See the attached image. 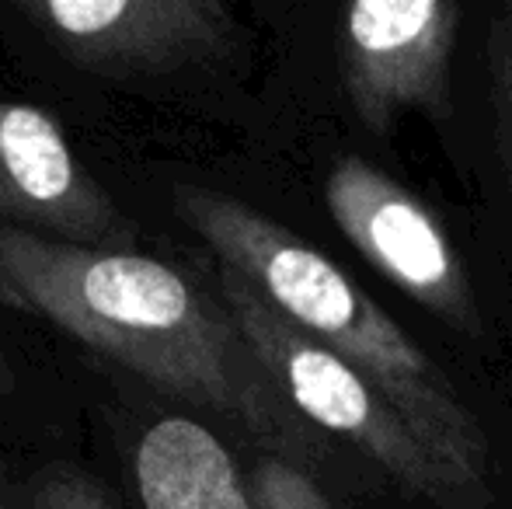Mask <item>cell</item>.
Here are the masks:
<instances>
[{
  "instance_id": "obj_1",
  "label": "cell",
  "mask_w": 512,
  "mask_h": 509,
  "mask_svg": "<svg viewBox=\"0 0 512 509\" xmlns=\"http://www.w3.org/2000/svg\"><path fill=\"white\" fill-rule=\"evenodd\" d=\"M0 265L74 339L171 398L216 412L293 461L321 464L324 433L293 412L244 342L227 304L168 262L35 238L0 224Z\"/></svg>"
},
{
  "instance_id": "obj_2",
  "label": "cell",
  "mask_w": 512,
  "mask_h": 509,
  "mask_svg": "<svg viewBox=\"0 0 512 509\" xmlns=\"http://www.w3.org/2000/svg\"><path fill=\"white\" fill-rule=\"evenodd\" d=\"M175 210L286 321L324 342L394 401L425 447L467 482L488 489L492 440L460 387L408 339L331 258L265 213L220 192L182 185Z\"/></svg>"
},
{
  "instance_id": "obj_3",
  "label": "cell",
  "mask_w": 512,
  "mask_h": 509,
  "mask_svg": "<svg viewBox=\"0 0 512 509\" xmlns=\"http://www.w3.org/2000/svg\"><path fill=\"white\" fill-rule=\"evenodd\" d=\"M216 297L227 304L234 325L279 394L317 433L345 440L398 489L439 509H485L492 503L488 489L467 482L425 447L422 436L370 377L286 321L230 265H220Z\"/></svg>"
},
{
  "instance_id": "obj_4",
  "label": "cell",
  "mask_w": 512,
  "mask_h": 509,
  "mask_svg": "<svg viewBox=\"0 0 512 509\" xmlns=\"http://www.w3.org/2000/svg\"><path fill=\"white\" fill-rule=\"evenodd\" d=\"M324 206L356 252L425 311L471 339L485 332L457 245L415 192L342 154L324 178Z\"/></svg>"
},
{
  "instance_id": "obj_5",
  "label": "cell",
  "mask_w": 512,
  "mask_h": 509,
  "mask_svg": "<svg viewBox=\"0 0 512 509\" xmlns=\"http://www.w3.org/2000/svg\"><path fill=\"white\" fill-rule=\"evenodd\" d=\"M460 7L450 0H356L338 18L342 84L359 123L387 136L408 109H450Z\"/></svg>"
},
{
  "instance_id": "obj_6",
  "label": "cell",
  "mask_w": 512,
  "mask_h": 509,
  "mask_svg": "<svg viewBox=\"0 0 512 509\" xmlns=\"http://www.w3.org/2000/svg\"><path fill=\"white\" fill-rule=\"evenodd\" d=\"M21 14L74 67L115 81L192 67L234 28L216 0H28Z\"/></svg>"
},
{
  "instance_id": "obj_7",
  "label": "cell",
  "mask_w": 512,
  "mask_h": 509,
  "mask_svg": "<svg viewBox=\"0 0 512 509\" xmlns=\"http://www.w3.org/2000/svg\"><path fill=\"white\" fill-rule=\"evenodd\" d=\"M0 224L98 252H133L136 227L74 157L49 112L0 98Z\"/></svg>"
},
{
  "instance_id": "obj_8",
  "label": "cell",
  "mask_w": 512,
  "mask_h": 509,
  "mask_svg": "<svg viewBox=\"0 0 512 509\" xmlns=\"http://www.w3.org/2000/svg\"><path fill=\"white\" fill-rule=\"evenodd\" d=\"M133 482L143 509H255L234 450L189 415H161L143 429Z\"/></svg>"
},
{
  "instance_id": "obj_9",
  "label": "cell",
  "mask_w": 512,
  "mask_h": 509,
  "mask_svg": "<svg viewBox=\"0 0 512 509\" xmlns=\"http://www.w3.org/2000/svg\"><path fill=\"white\" fill-rule=\"evenodd\" d=\"M248 489L255 509H338L310 464L276 450H262L255 457L248 468Z\"/></svg>"
},
{
  "instance_id": "obj_10",
  "label": "cell",
  "mask_w": 512,
  "mask_h": 509,
  "mask_svg": "<svg viewBox=\"0 0 512 509\" xmlns=\"http://www.w3.org/2000/svg\"><path fill=\"white\" fill-rule=\"evenodd\" d=\"M25 509H119L115 496L84 471H49L28 492Z\"/></svg>"
},
{
  "instance_id": "obj_11",
  "label": "cell",
  "mask_w": 512,
  "mask_h": 509,
  "mask_svg": "<svg viewBox=\"0 0 512 509\" xmlns=\"http://www.w3.org/2000/svg\"><path fill=\"white\" fill-rule=\"evenodd\" d=\"M492 95H495V119H499L502 161H506V175L512 189V7L499 14L492 32Z\"/></svg>"
},
{
  "instance_id": "obj_12",
  "label": "cell",
  "mask_w": 512,
  "mask_h": 509,
  "mask_svg": "<svg viewBox=\"0 0 512 509\" xmlns=\"http://www.w3.org/2000/svg\"><path fill=\"white\" fill-rule=\"evenodd\" d=\"M0 304L14 307V311H25V314H35L32 300L25 297V293L18 290V283H14L11 276H7V269L0 265Z\"/></svg>"
},
{
  "instance_id": "obj_13",
  "label": "cell",
  "mask_w": 512,
  "mask_h": 509,
  "mask_svg": "<svg viewBox=\"0 0 512 509\" xmlns=\"http://www.w3.org/2000/svg\"><path fill=\"white\" fill-rule=\"evenodd\" d=\"M7 381V363H4V353H0V384Z\"/></svg>"
},
{
  "instance_id": "obj_14",
  "label": "cell",
  "mask_w": 512,
  "mask_h": 509,
  "mask_svg": "<svg viewBox=\"0 0 512 509\" xmlns=\"http://www.w3.org/2000/svg\"><path fill=\"white\" fill-rule=\"evenodd\" d=\"M0 509H7V506H4V499H0Z\"/></svg>"
}]
</instances>
